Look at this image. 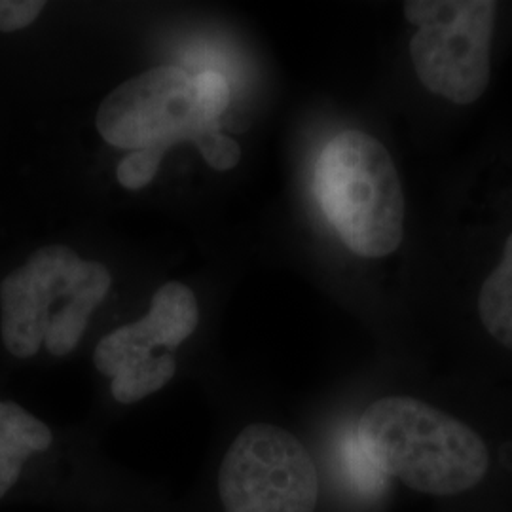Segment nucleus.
Instances as JSON below:
<instances>
[{
  "mask_svg": "<svg viewBox=\"0 0 512 512\" xmlns=\"http://www.w3.org/2000/svg\"><path fill=\"white\" fill-rule=\"evenodd\" d=\"M355 439L380 473L421 494L469 492L490 469L488 446L475 429L414 397L370 404Z\"/></svg>",
  "mask_w": 512,
  "mask_h": 512,
  "instance_id": "f257e3e1",
  "label": "nucleus"
},
{
  "mask_svg": "<svg viewBox=\"0 0 512 512\" xmlns=\"http://www.w3.org/2000/svg\"><path fill=\"white\" fill-rule=\"evenodd\" d=\"M313 188L321 211L351 253L384 258L404 238L403 184L387 148L359 129H346L321 150Z\"/></svg>",
  "mask_w": 512,
  "mask_h": 512,
  "instance_id": "f03ea898",
  "label": "nucleus"
},
{
  "mask_svg": "<svg viewBox=\"0 0 512 512\" xmlns=\"http://www.w3.org/2000/svg\"><path fill=\"white\" fill-rule=\"evenodd\" d=\"M494 0H410L404 18L416 25L410 57L421 84L456 105L478 101L492 76Z\"/></svg>",
  "mask_w": 512,
  "mask_h": 512,
  "instance_id": "7ed1b4c3",
  "label": "nucleus"
},
{
  "mask_svg": "<svg viewBox=\"0 0 512 512\" xmlns=\"http://www.w3.org/2000/svg\"><path fill=\"white\" fill-rule=\"evenodd\" d=\"M112 275L65 245H46L0 283V338L16 359L37 357L55 319L82 294L109 293Z\"/></svg>",
  "mask_w": 512,
  "mask_h": 512,
  "instance_id": "20e7f679",
  "label": "nucleus"
},
{
  "mask_svg": "<svg viewBox=\"0 0 512 512\" xmlns=\"http://www.w3.org/2000/svg\"><path fill=\"white\" fill-rule=\"evenodd\" d=\"M219 492L226 512H315L319 476L293 433L253 423L224 456Z\"/></svg>",
  "mask_w": 512,
  "mask_h": 512,
  "instance_id": "39448f33",
  "label": "nucleus"
},
{
  "mask_svg": "<svg viewBox=\"0 0 512 512\" xmlns=\"http://www.w3.org/2000/svg\"><path fill=\"white\" fill-rule=\"evenodd\" d=\"M196 116L194 78L181 67L165 65L137 74L110 92L97 110L99 135L116 148L186 141Z\"/></svg>",
  "mask_w": 512,
  "mask_h": 512,
  "instance_id": "423d86ee",
  "label": "nucleus"
},
{
  "mask_svg": "<svg viewBox=\"0 0 512 512\" xmlns=\"http://www.w3.org/2000/svg\"><path fill=\"white\" fill-rule=\"evenodd\" d=\"M139 321L112 330L99 340L93 361L101 374L112 378V395L131 404L160 391L175 374V357L164 351Z\"/></svg>",
  "mask_w": 512,
  "mask_h": 512,
  "instance_id": "0eeeda50",
  "label": "nucleus"
},
{
  "mask_svg": "<svg viewBox=\"0 0 512 512\" xmlns=\"http://www.w3.org/2000/svg\"><path fill=\"white\" fill-rule=\"evenodd\" d=\"M52 429L29 410L0 399V499L18 486L25 465L50 450Z\"/></svg>",
  "mask_w": 512,
  "mask_h": 512,
  "instance_id": "6e6552de",
  "label": "nucleus"
},
{
  "mask_svg": "<svg viewBox=\"0 0 512 512\" xmlns=\"http://www.w3.org/2000/svg\"><path fill=\"white\" fill-rule=\"evenodd\" d=\"M200 321V308L194 293L177 281L165 283L152 296L150 310L141 319L158 348L173 351L194 334Z\"/></svg>",
  "mask_w": 512,
  "mask_h": 512,
  "instance_id": "1a4fd4ad",
  "label": "nucleus"
},
{
  "mask_svg": "<svg viewBox=\"0 0 512 512\" xmlns=\"http://www.w3.org/2000/svg\"><path fill=\"white\" fill-rule=\"evenodd\" d=\"M478 315L495 342L512 351V234L505 241L499 264L482 283Z\"/></svg>",
  "mask_w": 512,
  "mask_h": 512,
  "instance_id": "9d476101",
  "label": "nucleus"
},
{
  "mask_svg": "<svg viewBox=\"0 0 512 512\" xmlns=\"http://www.w3.org/2000/svg\"><path fill=\"white\" fill-rule=\"evenodd\" d=\"M186 141L196 145L202 152L205 162L217 171H228L236 167L241 160L238 143L226 137L224 133H220L219 122L205 124V122L194 120V124L186 133Z\"/></svg>",
  "mask_w": 512,
  "mask_h": 512,
  "instance_id": "9b49d317",
  "label": "nucleus"
},
{
  "mask_svg": "<svg viewBox=\"0 0 512 512\" xmlns=\"http://www.w3.org/2000/svg\"><path fill=\"white\" fill-rule=\"evenodd\" d=\"M196 90V122H219L220 114L230 103V86L217 71H205L194 78Z\"/></svg>",
  "mask_w": 512,
  "mask_h": 512,
  "instance_id": "f8f14e48",
  "label": "nucleus"
},
{
  "mask_svg": "<svg viewBox=\"0 0 512 512\" xmlns=\"http://www.w3.org/2000/svg\"><path fill=\"white\" fill-rule=\"evenodd\" d=\"M169 148L164 145H154V147L139 148L133 150L128 158H124L118 169H116V179L128 190H141L147 184L152 183L156 177L162 158Z\"/></svg>",
  "mask_w": 512,
  "mask_h": 512,
  "instance_id": "ddd939ff",
  "label": "nucleus"
},
{
  "mask_svg": "<svg viewBox=\"0 0 512 512\" xmlns=\"http://www.w3.org/2000/svg\"><path fill=\"white\" fill-rule=\"evenodd\" d=\"M344 469L351 484L365 494H376L384 486V473L376 469V465L366 458L363 448L357 439L346 440L344 444Z\"/></svg>",
  "mask_w": 512,
  "mask_h": 512,
  "instance_id": "4468645a",
  "label": "nucleus"
},
{
  "mask_svg": "<svg viewBox=\"0 0 512 512\" xmlns=\"http://www.w3.org/2000/svg\"><path fill=\"white\" fill-rule=\"evenodd\" d=\"M42 0H0V33H18L31 27L44 12Z\"/></svg>",
  "mask_w": 512,
  "mask_h": 512,
  "instance_id": "2eb2a0df",
  "label": "nucleus"
}]
</instances>
